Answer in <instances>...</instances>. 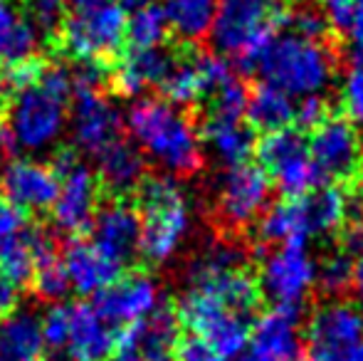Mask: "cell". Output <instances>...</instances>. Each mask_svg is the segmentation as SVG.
Returning a JSON list of instances; mask_svg holds the SVG:
<instances>
[{
  "instance_id": "53",
  "label": "cell",
  "mask_w": 363,
  "mask_h": 361,
  "mask_svg": "<svg viewBox=\"0 0 363 361\" xmlns=\"http://www.w3.org/2000/svg\"><path fill=\"white\" fill-rule=\"evenodd\" d=\"M361 198H363V179H361Z\"/></svg>"
},
{
  "instance_id": "38",
  "label": "cell",
  "mask_w": 363,
  "mask_h": 361,
  "mask_svg": "<svg viewBox=\"0 0 363 361\" xmlns=\"http://www.w3.org/2000/svg\"><path fill=\"white\" fill-rule=\"evenodd\" d=\"M341 106L349 121L363 126V72L351 67L341 84Z\"/></svg>"
},
{
  "instance_id": "34",
  "label": "cell",
  "mask_w": 363,
  "mask_h": 361,
  "mask_svg": "<svg viewBox=\"0 0 363 361\" xmlns=\"http://www.w3.org/2000/svg\"><path fill=\"white\" fill-rule=\"evenodd\" d=\"M40 324H43L45 347L52 349V352H65L69 339V327H72V304L67 302L50 304L43 317H40Z\"/></svg>"
},
{
  "instance_id": "18",
  "label": "cell",
  "mask_w": 363,
  "mask_h": 361,
  "mask_svg": "<svg viewBox=\"0 0 363 361\" xmlns=\"http://www.w3.org/2000/svg\"><path fill=\"white\" fill-rule=\"evenodd\" d=\"M91 243L119 262L121 267L139 255L141 243V216L134 206L124 201H111L96 211L91 221Z\"/></svg>"
},
{
  "instance_id": "43",
  "label": "cell",
  "mask_w": 363,
  "mask_h": 361,
  "mask_svg": "<svg viewBox=\"0 0 363 361\" xmlns=\"http://www.w3.org/2000/svg\"><path fill=\"white\" fill-rule=\"evenodd\" d=\"M25 228H28L25 213L18 211L13 203H8L3 196H0V248H3L5 243L13 240V238H18Z\"/></svg>"
},
{
  "instance_id": "10",
  "label": "cell",
  "mask_w": 363,
  "mask_h": 361,
  "mask_svg": "<svg viewBox=\"0 0 363 361\" xmlns=\"http://www.w3.org/2000/svg\"><path fill=\"white\" fill-rule=\"evenodd\" d=\"M60 176V193L52 203L55 228L65 235H82L91 228L99 211V181L86 164L79 161L74 149H60L52 159Z\"/></svg>"
},
{
  "instance_id": "27",
  "label": "cell",
  "mask_w": 363,
  "mask_h": 361,
  "mask_svg": "<svg viewBox=\"0 0 363 361\" xmlns=\"http://www.w3.org/2000/svg\"><path fill=\"white\" fill-rule=\"evenodd\" d=\"M35 243H38L35 245V270L30 284H33L35 294L45 302H65V297L72 292V284H69L67 270H65L62 255H57L55 238L45 231Z\"/></svg>"
},
{
  "instance_id": "8",
  "label": "cell",
  "mask_w": 363,
  "mask_h": 361,
  "mask_svg": "<svg viewBox=\"0 0 363 361\" xmlns=\"http://www.w3.org/2000/svg\"><path fill=\"white\" fill-rule=\"evenodd\" d=\"M255 154L259 156V164L274 181V186L287 198L306 196L321 188L326 181L311 159L309 141L299 129L284 126V129L269 131L262 141H257Z\"/></svg>"
},
{
  "instance_id": "29",
  "label": "cell",
  "mask_w": 363,
  "mask_h": 361,
  "mask_svg": "<svg viewBox=\"0 0 363 361\" xmlns=\"http://www.w3.org/2000/svg\"><path fill=\"white\" fill-rule=\"evenodd\" d=\"M294 99L289 94H284L282 89L272 87V84L262 82L259 87H255L247 96V124L252 129H259L264 134L269 131L284 129L294 121Z\"/></svg>"
},
{
  "instance_id": "33",
  "label": "cell",
  "mask_w": 363,
  "mask_h": 361,
  "mask_svg": "<svg viewBox=\"0 0 363 361\" xmlns=\"http://www.w3.org/2000/svg\"><path fill=\"white\" fill-rule=\"evenodd\" d=\"M354 255L341 248V250H331L321 262H316V284L331 297L349 292L354 284Z\"/></svg>"
},
{
  "instance_id": "46",
  "label": "cell",
  "mask_w": 363,
  "mask_h": 361,
  "mask_svg": "<svg viewBox=\"0 0 363 361\" xmlns=\"http://www.w3.org/2000/svg\"><path fill=\"white\" fill-rule=\"evenodd\" d=\"M18 309V287L0 272V317Z\"/></svg>"
},
{
  "instance_id": "48",
  "label": "cell",
  "mask_w": 363,
  "mask_h": 361,
  "mask_svg": "<svg viewBox=\"0 0 363 361\" xmlns=\"http://www.w3.org/2000/svg\"><path fill=\"white\" fill-rule=\"evenodd\" d=\"M5 131H8V104L0 94V146L5 144Z\"/></svg>"
},
{
  "instance_id": "52",
  "label": "cell",
  "mask_w": 363,
  "mask_h": 361,
  "mask_svg": "<svg viewBox=\"0 0 363 361\" xmlns=\"http://www.w3.org/2000/svg\"><path fill=\"white\" fill-rule=\"evenodd\" d=\"M35 361H55V359H43V357H40V359H35Z\"/></svg>"
},
{
  "instance_id": "47",
  "label": "cell",
  "mask_w": 363,
  "mask_h": 361,
  "mask_svg": "<svg viewBox=\"0 0 363 361\" xmlns=\"http://www.w3.org/2000/svg\"><path fill=\"white\" fill-rule=\"evenodd\" d=\"M351 289H354L359 302L363 304V255L356 257L354 262V284H351Z\"/></svg>"
},
{
  "instance_id": "3",
  "label": "cell",
  "mask_w": 363,
  "mask_h": 361,
  "mask_svg": "<svg viewBox=\"0 0 363 361\" xmlns=\"http://www.w3.org/2000/svg\"><path fill=\"white\" fill-rule=\"evenodd\" d=\"M250 72H257L262 82L282 89L291 99L324 94L336 74L334 50L326 40L284 30L264 45Z\"/></svg>"
},
{
  "instance_id": "26",
  "label": "cell",
  "mask_w": 363,
  "mask_h": 361,
  "mask_svg": "<svg viewBox=\"0 0 363 361\" xmlns=\"http://www.w3.org/2000/svg\"><path fill=\"white\" fill-rule=\"evenodd\" d=\"M45 349L43 324L30 309L0 317V361H35Z\"/></svg>"
},
{
  "instance_id": "28",
  "label": "cell",
  "mask_w": 363,
  "mask_h": 361,
  "mask_svg": "<svg viewBox=\"0 0 363 361\" xmlns=\"http://www.w3.org/2000/svg\"><path fill=\"white\" fill-rule=\"evenodd\" d=\"M161 8L166 13L168 33L181 43L196 45L211 38L218 0H163Z\"/></svg>"
},
{
  "instance_id": "25",
  "label": "cell",
  "mask_w": 363,
  "mask_h": 361,
  "mask_svg": "<svg viewBox=\"0 0 363 361\" xmlns=\"http://www.w3.org/2000/svg\"><path fill=\"white\" fill-rule=\"evenodd\" d=\"M40 45V30L15 0H0V62L18 65L33 60Z\"/></svg>"
},
{
  "instance_id": "17",
  "label": "cell",
  "mask_w": 363,
  "mask_h": 361,
  "mask_svg": "<svg viewBox=\"0 0 363 361\" xmlns=\"http://www.w3.org/2000/svg\"><path fill=\"white\" fill-rule=\"evenodd\" d=\"M91 304L111 327H129L148 317L161 304V292L151 274H121L114 284L94 294Z\"/></svg>"
},
{
  "instance_id": "2",
  "label": "cell",
  "mask_w": 363,
  "mask_h": 361,
  "mask_svg": "<svg viewBox=\"0 0 363 361\" xmlns=\"http://www.w3.org/2000/svg\"><path fill=\"white\" fill-rule=\"evenodd\" d=\"M72 101V74L52 65L33 87L18 91L8 106L5 144L13 154H43L52 149L65 134Z\"/></svg>"
},
{
  "instance_id": "42",
  "label": "cell",
  "mask_w": 363,
  "mask_h": 361,
  "mask_svg": "<svg viewBox=\"0 0 363 361\" xmlns=\"http://www.w3.org/2000/svg\"><path fill=\"white\" fill-rule=\"evenodd\" d=\"M346 38H349L351 67L363 72V0H356L354 18H351L349 28H346Z\"/></svg>"
},
{
  "instance_id": "51",
  "label": "cell",
  "mask_w": 363,
  "mask_h": 361,
  "mask_svg": "<svg viewBox=\"0 0 363 361\" xmlns=\"http://www.w3.org/2000/svg\"><path fill=\"white\" fill-rule=\"evenodd\" d=\"M344 361H363V344H361V347H356L354 352H351Z\"/></svg>"
},
{
  "instance_id": "39",
  "label": "cell",
  "mask_w": 363,
  "mask_h": 361,
  "mask_svg": "<svg viewBox=\"0 0 363 361\" xmlns=\"http://www.w3.org/2000/svg\"><path fill=\"white\" fill-rule=\"evenodd\" d=\"M43 70H45V65L40 62L38 57L25 60V62L10 65V67L5 70L3 82H5V87L13 91V94H18V91H23V89L33 87V84H38L40 77H43Z\"/></svg>"
},
{
  "instance_id": "45",
  "label": "cell",
  "mask_w": 363,
  "mask_h": 361,
  "mask_svg": "<svg viewBox=\"0 0 363 361\" xmlns=\"http://www.w3.org/2000/svg\"><path fill=\"white\" fill-rule=\"evenodd\" d=\"M344 250L349 255H363V218L344 228Z\"/></svg>"
},
{
  "instance_id": "6",
  "label": "cell",
  "mask_w": 363,
  "mask_h": 361,
  "mask_svg": "<svg viewBox=\"0 0 363 361\" xmlns=\"http://www.w3.org/2000/svg\"><path fill=\"white\" fill-rule=\"evenodd\" d=\"M284 0H218L211 40L223 57H238L250 70L284 25Z\"/></svg>"
},
{
  "instance_id": "9",
  "label": "cell",
  "mask_w": 363,
  "mask_h": 361,
  "mask_svg": "<svg viewBox=\"0 0 363 361\" xmlns=\"http://www.w3.org/2000/svg\"><path fill=\"white\" fill-rule=\"evenodd\" d=\"M316 284V260L304 240L282 243L259 265V294L277 309L299 312Z\"/></svg>"
},
{
  "instance_id": "24",
  "label": "cell",
  "mask_w": 363,
  "mask_h": 361,
  "mask_svg": "<svg viewBox=\"0 0 363 361\" xmlns=\"http://www.w3.org/2000/svg\"><path fill=\"white\" fill-rule=\"evenodd\" d=\"M116 332L94 304H72V327L65 354L69 361H106L114 354Z\"/></svg>"
},
{
  "instance_id": "49",
  "label": "cell",
  "mask_w": 363,
  "mask_h": 361,
  "mask_svg": "<svg viewBox=\"0 0 363 361\" xmlns=\"http://www.w3.org/2000/svg\"><path fill=\"white\" fill-rule=\"evenodd\" d=\"M124 10H139L146 8V5H158V0H116Z\"/></svg>"
},
{
  "instance_id": "23",
  "label": "cell",
  "mask_w": 363,
  "mask_h": 361,
  "mask_svg": "<svg viewBox=\"0 0 363 361\" xmlns=\"http://www.w3.org/2000/svg\"><path fill=\"white\" fill-rule=\"evenodd\" d=\"M96 181L111 196L136 193L146 181V156L134 141L116 139L96 154Z\"/></svg>"
},
{
  "instance_id": "11",
  "label": "cell",
  "mask_w": 363,
  "mask_h": 361,
  "mask_svg": "<svg viewBox=\"0 0 363 361\" xmlns=\"http://www.w3.org/2000/svg\"><path fill=\"white\" fill-rule=\"evenodd\" d=\"M272 198V179L257 164L230 166L213 191V216L228 231H242L259 221Z\"/></svg>"
},
{
  "instance_id": "5",
  "label": "cell",
  "mask_w": 363,
  "mask_h": 361,
  "mask_svg": "<svg viewBox=\"0 0 363 361\" xmlns=\"http://www.w3.org/2000/svg\"><path fill=\"white\" fill-rule=\"evenodd\" d=\"M349 216V198L339 188H316L299 198L267 206L257 221V238L267 245H282L291 240L309 243L311 238H326L341 231Z\"/></svg>"
},
{
  "instance_id": "12",
  "label": "cell",
  "mask_w": 363,
  "mask_h": 361,
  "mask_svg": "<svg viewBox=\"0 0 363 361\" xmlns=\"http://www.w3.org/2000/svg\"><path fill=\"white\" fill-rule=\"evenodd\" d=\"M363 344V309L354 302L331 299L314 309L306 322V361H344Z\"/></svg>"
},
{
  "instance_id": "19",
  "label": "cell",
  "mask_w": 363,
  "mask_h": 361,
  "mask_svg": "<svg viewBox=\"0 0 363 361\" xmlns=\"http://www.w3.org/2000/svg\"><path fill=\"white\" fill-rule=\"evenodd\" d=\"M299 312L272 307L250 327V347L269 361H304Z\"/></svg>"
},
{
  "instance_id": "13",
  "label": "cell",
  "mask_w": 363,
  "mask_h": 361,
  "mask_svg": "<svg viewBox=\"0 0 363 361\" xmlns=\"http://www.w3.org/2000/svg\"><path fill=\"white\" fill-rule=\"evenodd\" d=\"M309 154L326 181L349 183L363 171V139L346 116L329 114L311 129Z\"/></svg>"
},
{
  "instance_id": "32",
  "label": "cell",
  "mask_w": 363,
  "mask_h": 361,
  "mask_svg": "<svg viewBox=\"0 0 363 361\" xmlns=\"http://www.w3.org/2000/svg\"><path fill=\"white\" fill-rule=\"evenodd\" d=\"M33 270H35V250H33V240H30V228H25L18 238H13V240L0 248V272L15 287H23V284H28L33 279Z\"/></svg>"
},
{
  "instance_id": "4",
  "label": "cell",
  "mask_w": 363,
  "mask_h": 361,
  "mask_svg": "<svg viewBox=\"0 0 363 361\" xmlns=\"http://www.w3.org/2000/svg\"><path fill=\"white\" fill-rule=\"evenodd\" d=\"M139 255L151 265H166L181 252L193 228L188 196L173 176H146L139 191Z\"/></svg>"
},
{
  "instance_id": "37",
  "label": "cell",
  "mask_w": 363,
  "mask_h": 361,
  "mask_svg": "<svg viewBox=\"0 0 363 361\" xmlns=\"http://www.w3.org/2000/svg\"><path fill=\"white\" fill-rule=\"evenodd\" d=\"M67 15V0H30V18L45 38L55 40Z\"/></svg>"
},
{
  "instance_id": "44",
  "label": "cell",
  "mask_w": 363,
  "mask_h": 361,
  "mask_svg": "<svg viewBox=\"0 0 363 361\" xmlns=\"http://www.w3.org/2000/svg\"><path fill=\"white\" fill-rule=\"evenodd\" d=\"M319 8L324 10L331 28L339 30V33H346L351 18H354L356 0H319Z\"/></svg>"
},
{
  "instance_id": "16",
  "label": "cell",
  "mask_w": 363,
  "mask_h": 361,
  "mask_svg": "<svg viewBox=\"0 0 363 361\" xmlns=\"http://www.w3.org/2000/svg\"><path fill=\"white\" fill-rule=\"evenodd\" d=\"M60 193V176L52 164L15 159L0 171V196L23 213H45Z\"/></svg>"
},
{
  "instance_id": "7",
  "label": "cell",
  "mask_w": 363,
  "mask_h": 361,
  "mask_svg": "<svg viewBox=\"0 0 363 361\" xmlns=\"http://www.w3.org/2000/svg\"><path fill=\"white\" fill-rule=\"evenodd\" d=\"M52 43L77 62H104L119 55L126 43V10L116 0H101L91 8L67 10Z\"/></svg>"
},
{
  "instance_id": "31",
  "label": "cell",
  "mask_w": 363,
  "mask_h": 361,
  "mask_svg": "<svg viewBox=\"0 0 363 361\" xmlns=\"http://www.w3.org/2000/svg\"><path fill=\"white\" fill-rule=\"evenodd\" d=\"M166 38L168 23L161 5H146V8L131 10V15L126 18V43L131 50L161 48Z\"/></svg>"
},
{
  "instance_id": "22",
  "label": "cell",
  "mask_w": 363,
  "mask_h": 361,
  "mask_svg": "<svg viewBox=\"0 0 363 361\" xmlns=\"http://www.w3.org/2000/svg\"><path fill=\"white\" fill-rule=\"evenodd\" d=\"M201 136H203V149H208V154L220 166H225V169L247 164L250 156L257 149L255 129L245 121V116L208 114L206 121H203Z\"/></svg>"
},
{
  "instance_id": "30",
  "label": "cell",
  "mask_w": 363,
  "mask_h": 361,
  "mask_svg": "<svg viewBox=\"0 0 363 361\" xmlns=\"http://www.w3.org/2000/svg\"><path fill=\"white\" fill-rule=\"evenodd\" d=\"M161 91H163V96H166V101H171V104H176V106H191V104H198V101L208 99L198 55L176 57L168 77L163 79Z\"/></svg>"
},
{
  "instance_id": "14",
  "label": "cell",
  "mask_w": 363,
  "mask_h": 361,
  "mask_svg": "<svg viewBox=\"0 0 363 361\" xmlns=\"http://www.w3.org/2000/svg\"><path fill=\"white\" fill-rule=\"evenodd\" d=\"M181 322L176 309L158 304L141 322L129 324L116 334L114 361H176L181 344Z\"/></svg>"
},
{
  "instance_id": "20",
  "label": "cell",
  "mask_w": 363,
  "mask_h": 361,
  "mask_svg": "<svg viewBox=\"0 0 363 361\" xmlns=\"http://www.w3.org/2000/svg\"><path fill=\"white\" fill-rule=\"evenodd\" d=\"M173 62H176V55H171L163 48L131 50L126 57L116 62L114 72L109 74L111 89L126 99H141L146 89H161Z\"/></svg>"
},
{
  "instance_id": "21",
  "label": "cell",
  "mask_w": 363,
  "mask_h": 361,
  "mask_svg": "<svg viewBox=\"0 0 363 361\" xmlns=\"http://www.w3.org/2000/svg\"><path fill=\"white\" fill-rule=\"evenodd\" d=\"M62 262L74 292L94 297L124 274V267L106 257L91 240H69L62 250Z\"/></svg>"
},
{
  "instance_id": "1",
  "label": "cell",
  "mask_w": 363,
  "mask_h": 361,
  "mask_svg": "<svg viewBox=\"0 0 363 361\" xmlns=\"http://www.w3.org/2000/svg\"><path fill=\"white\" fill-rule=\"evenodd\" d=\"M124 124L141 154L166 176L186 179L201 171L206 161L203 136L181 106L166 99L141 96L129 106Z\"/></svg>"
},
{
  "instance_id": "50",
  "label": "cell",
  "mask_w": 363,
  "mask_h": 361,
  "mask_svg": "<svg viewBox=\"0 0 363 361\" xmlns=\"http://www.w3.org/2000/svg\"><path fill=\"white\" fill-rule=\"evenodd\" d=\"M235 361H269V359H267V357H262L259 352H255L252 347H247V349H245V352L240 354V357L235 359Z\"/></svg>"
},
{
  "instance_id": "36",
  "label": "cell",
  "mask_w": 363,
  "mask_h": 361,
  "mask_svg": "<svg viewBox=\"0 0 363 361\" xmlns=\"http://www.w3.org/2000/svg\"><path fill=\"white\" fill-rule=\"evenodd\" d=\"M247 96L250 91L240 82L238 77L230 79L225 87H220L216 94L211 96V109L208 114H218V116H245L247 111Z\"/></svg>"
},
{
  "instance_id": "15",
  "label": "cell",
  "mask_w": 363,
  "mask_h": 361,
  "mask_svg": "<svg viewBox=\"0 0 363 361\" xmlns=\"http://www.w3.org/2000/svg\"><path fill=\"white\" fill-rule=\"evenodd\" d=\"M69 126L74 149L96 156L119 139L124 116L101 89H74Z\"/></svg>"
},
{
  "instance_id": "35",
  "label": "cell",
  "mask_w": 363,
  "mask_h": 361,
  "mask_svg": "<svg viewBox=\"0 0 363 361\" xmlns=\"http://www.w3.org/2000/svg\"><path fill=\"white\" fill-rule=\"evenodd\" d=\"M284 28L291 30V33L306 35V38L326 40L331 25L319 5H296L284 15Z\"/></svg>"
},
{
  "instance_id": "41",
  "label": "cell",
  "mask_w": 363,
  "mask_h": 361,
  "mask_svg": "<svg viewBox=\"0 0 363 361\" xmlns=\"http://www.w3.org/2000/svg\"><path fill=\"white\" fill-rule=\"evenodd\" d=\"M176 361H225L211 344L206 342L198 334H188V337H181V344H178L176 352Z\"/></svg>"
},
{
  "instance_id": "40",
  "label": "cell",
  "mask_w": 363,
  "mask_h": 361,
  "mask_svg": "<svg viewBox=\"0 0 363 361\" xmlns=\"http://www.w3.org/2000/svg\"><path fill=\"white\" fill-rule=\"evenodd\" d=\"M329 116V104L321 94H311L299 99L294 109V121H296V129L299 131H311L321 124V121Z\"/></svg>"
}]
</instances>
